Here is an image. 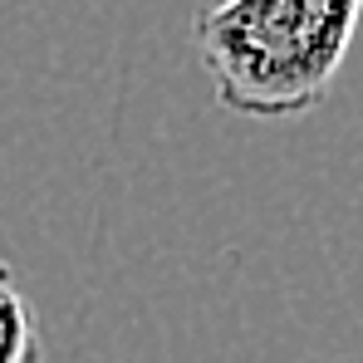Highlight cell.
Masks as SVG:
<instances>
[{
    "label": "cell",
    "mask_w": 363,
    "mask_h": 363,
    "mask_svg": "<svg viewBox=\"0 0 363 363\" xmlns=\"http://www.w3.org/2000/svg\"><path fill=\"white\" fill-rule=\"evenodd\" d=\"M359 20L363 0H221L191 35L221 108L280 123L329 99Z\"/></svg>",
    "instance_id": "6da1fadb"
},
{
    "label": "cell",
    "mask_w": 363,
    "mask_h": 363,
    "mask_svg": "<svg viewBox=\"0 0 363 363\" xmlns=\"http://www.w3.org/2000/svg\"><path fill=\"white\" fill-rule=\"evenodd\" d=\"M0 363H45V329L30 295L0 265Z\"/></svg>",
    "instance_id": "7a4b0ae2"
}]
</instances>
